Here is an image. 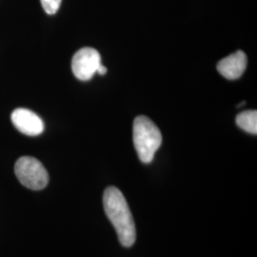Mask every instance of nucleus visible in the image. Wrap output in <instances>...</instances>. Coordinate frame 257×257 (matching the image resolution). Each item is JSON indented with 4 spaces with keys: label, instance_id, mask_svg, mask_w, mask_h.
<instances>
[{
    "label": "nucleus",
    "instance_id": "f257e3e1",
    "mask_svg": "<svg viewBox=\"0 0 257 257\" xmlns=\"http://www.w3.org/2000/svg\"><path fill=\"white\" fill-rule=\"evenodd\" d=\"M104 210L116 230L122 246L130 248L137 239V230L132 212L124 195L115 187H108L103 195Z\"/></svg>",
    "mask_w": 257,
    "mask_h": 257
},
{
    "label": "nucleus",
    "instance_id": "39448f33",
    "mask_svg": "<svg viewBox=\"0 0 257 257\" xmlns=\"http://www.w3.org/2000/svg\"><path fill=\"white\" fill-rule=\"evenodd\" d=\"M11 119L14 126L26 136L36 137L41 135L44 131L42 119L37 113L27 109H16L11 115Z\"/></svg>",
    "mask_w": 257,
    "mask_h": 257
},
{
    "label": "nucleus",
    "instance_id": "6e6552de",
    "mask_svg": "<svg viewBox=\"0 0 257 257\" xmlns=\"http://www.w3.org/2000/svg\"><path fill=\"white\" fill-rule=\"evenodd\" d=\"M62 0H40L41 5L48 15H55L59 9Z\"/></svg>",
    "mask_w": 257,
    "mask_h": 257
},
{
    "label": "nucleus",
    "instance_id": "7ed1b4c3",
    "mask_svg": "<svg viewBox=\"0 0 257 257\" xmlns=\"http://www.w3.org/2000/svg\"><path fill=\"white\" fill-rule=\"evenodd\" d=\"M15 173L19 182L33 191L42 190L49 183V175L45 167L32 156L20 157L15 165Z\"/></svg>",
    "mask_w": 257,
    "mask_h": 257
},
{
    "label": "nucleus",
    "instance_id": "423d86ee",
    "mask_svg": "<svg viewBox=\"0 0 257 257\" xmlns=\"http://www.w3.org/2000/svg\"><path fill=\"white\" fill-rule=\"evenodd\" d=\"M247 63L248 59L246 54L242 51H237L220 60L217 64V71L225 78L234 80L239 78L245 72Z\"/></svg>",
    "mask_w": 257,
    "mask_h": 257
},
{
    "label": "nucleus",
    "instance_id": "1a4fd4ad",
    "mask_svg": "<svg viewBox=\"0 0 257 257\" xmlns=\"http://www.w3.org/2000/svg\"><path fill=\"white\" fill-rule=\"evenodd\" d=\"M107 68L104 66V65L100 64L99 65V67H98V69H97V74H100V75H104V74H107Z\"/></svg>",
    "mask_w": 257,
    "mask_h": 257
},
{
    "label": "nucleus",
    "instance_id": "20e7f679",
    "mask_svg": "<svg viewBox=\"0 0 257 257\" xmlns=\"http://www.w3.org/2000/svg\"><path fill=\"white\" fill-rule=\"evenodd\" d=\"M100 64V54L93 48L86 47L75 53L72 60V70L76 78L87 81L96 74Z\"/></svg>",
    "mask_w": 257,
    "mask_h": 257
},
{
    "label": "nucleus",
    "instance_id": "0eeeda50",
    "mask_svg": "<svg viewBox=\"0 0 257 257\" xmlns=\"http://www.w3.org/2000/svg\"><path fill=\"white\" fill-rule=\"evenodd\" d=\"M236 124L239 128L251 135L257 134V111L255 110H244L236 116Z\"/></svg>",
    "mask_w": 257,
    "mask_h": 257
},
{
    "label": "nucleus",
    "instance_id": "f03ea898",
    "mask_svg": "<svg viewBox=\"0 0 257 257\" xmlns=\"http://www.w3.org/2000/svg\"><path fill=\"white\" fill-rule=\"evenodd\" d=\"M133 136L139 159L143 163H151L162 144L160 130L149 117L139 115L134 121Z\"/></svg>",
    "mask_w": 257,
    "mask_h": 257
}]
</instances>
